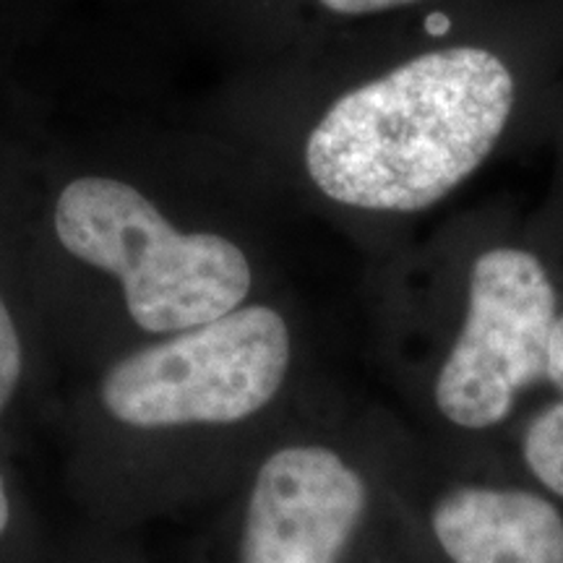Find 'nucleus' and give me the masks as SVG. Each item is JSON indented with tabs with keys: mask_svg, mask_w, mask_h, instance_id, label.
<instances>
[{
	"mask_svg": "<svg viewBox=\"0 0 563 563\" xmlns=\"http://www.w3.org/2000/svg\"><path fill=\"white\" fill-rule=\"evenodd\" d=\"M517 108V76L485 45L422 51L329 104L306 170L342 207L412 214L483 167Z\"/></svg>",
	"mask_w": 563,
	"mask_h": 563,
	"instance_id": "nucleus-1",
	"label": "nucleus"
},
{
	"mask_svg": "<svg viewBox=\"0 0 563 563\" xmlns=\"http://www.w3.org/2000/svg\"><path fill=\"white\" fill-rule=\"evenodd\" d=\"M53 222L70 256L118 279L125 311L150 334L220 319L241 308L253 287L241 245L217 232H180L123 180H70Z\"/></svg>",
	"mask_w": 563,
	"mask_h": 563,
	"instance_id": "nucleus-2",
	"label": "nucleus"
},
{
	"mask_svg": "<svg viewBox=\"0 0 563 563\" xmlns=\"http://www.w3.org/2000/svg\"><path fill=\"white\" fill-rule=\"evenodd\" d=\"M290 363V327L282 313L243 302L112 363L100 402L112 420L139 431L230 426L272 405Z\"/></svg>",
	"mask_w": 563,
	"mask_h": 563,
	"instance_id": "nucleus-3",
	"label": "nucleus"
},
{
	"mask_svg": "<svg viewBox=\"0 0 563 563\" xmlns=\"http://www.w3.org/2000/svg\"><path fill=\"white\" fill-rule=\"evenodd\" d=\"M559 295L532 251L498 245L473 262L467 311L435 376L439 412L464 431L501 426L543 378Z\"/></svg>",
	"mask_w": 563,
	"mask_h": 563,
	"instance_id": "nucleus-4",
	"label": "nucleus"
},
{
	"mask_svg": "<svg viewBox=\"0 0 563 563\" xmlns=\"http://www.w3.org/2000/svg\"><path fill=\"white\" fill-rule=\"evenodd\" d=\"M365 481L334 449L292 443L266 456L253 481L241 563H340L361 527Z\"/></svg>",
	"mask_w": 563,
	"mask_h": 563,
	"instance_id": "nucleus-5",
	"label": "nucleus"
},
{
	"mask_svg": "<svg viewBox=\"0 0 563 563\" xmlns=\"http://www.w3.org/2000/svg\"><path fill=\"white\" fill-rule=\"evenodd\" d=\"M431 527L452 563H563V514L532 490L460 485L435 501Z\"/></svg>",
	"mask_w": 563,
	"mask_h": 563,
	"instance_id": "nucleus-6",
	"label": "nucleus"
},
{
	"mask_svg": "<svg viewBox=\"0 0 563 563\" xmlns=\"http://www.w3.org/2000/svg\"><path fill=\"white\" fill-rule=\"evenodd\" d=\"M543 382L553 386L559 399L530 420L522 439V456L534 481L563 498V313L555 319L548 340Z\"/></svg>",
	"mask_w": 563,
	"mask_h": 563,
	"instance_id": "nucleus-7",
	"label": "nucleus"
},
{
	"mask_svg": "<svg viewBox=\"0 0 563 563\" xmlns=\"http://www.w3.org/2000/svg\"><path fill=\"white\" fill-rule=\"evenodd\" d=\"M21 373H24V347H21V334L16 321L0 295V415L13 399L19 389Z\"/></svg>",
	"mask_w": 563,
	"mask_h": 563,
	"instance_id": "nucleus-8",
	"label": "nucleus"
},
{
	"mask_svg": "<svg viewBox=\"0 0 563 563\" xmlns=\"http://www.w3.org/2000/svg\"><path fill=\"white\" fill-rule=\"evenodd\" d=\"M319 3L340 16H378V13L412 9L428 0H319Z\"/></svg>",
	"mask_w": 563,
	"mask_h": 563,
	"instance_id": "nucleus-9",
	"label": "nucleus"
},
{
	"mask_svg": "<svg viewBox=\"0 0 563 563\" xmlns=\"http://www.w3.org/2000/svg\"><path fill=\"white\" fill-rule=\"evenodd\" d=\"M9 522H11V498H9V488H5L3 475H0V538H3V532L9 530Z\"/></svg>",
	"mask_w": 563,
	"mask_h": 563,
	"instance_id": "nucleus-10",
	"label": "nucleus"
}]
</instances>
